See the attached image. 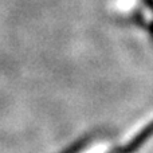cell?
I'll list each match as a JSON object with an SVG mask.
<instances>
[{
  "label": "cell",
  "mask_w": 153,
  "mask_h": 153,
  "mask_svg": "<svg viewBox=\"0 0 153 153\" xmlns=\"http://www.w3.org/2000/svg\"><path fill=\"white\" fill-rule=\"evenodd\" d=\"M152 136H153V120L145 128H143L126 145L121 146V148H116L109 153H134L136 151H138Z\"/></svg>",
  "instance_id": "6da1fadb"
},
{
  "label": "cell",
  "mask_w": 153,
  "mask_h": 153,
  "mask_svg": "<svg viewBox=\"0 0 153 153\" xmlns=\"http://www.w3.org/2000/svg\"><path fill=\"white\" fill-rule=\"evenodd\" d=\"M89 144V140H82V141H78L74 146H71L70 149H67L66 152L63 153H79L83 148H86V145Z\"/></svg>",
  "instance_id": "7a4b0ae2"
}]
</instances>
